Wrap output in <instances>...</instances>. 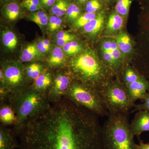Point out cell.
<instances>
[{"label":"cell","mask_w":149,"mask_h":149,"mask_svg":"<svg viewBox=\"0 0 149 149\" xmlns=\"http://www.w3.org/2000/svg\"><path fill=\"white\" fill-rule=\"evenodd\" d=\"M20 149H104L98 116L66 97L14 130Z\"/></svg>","instance_id":"obj_1"},{"label":"cell","mask_w":149,"mask_h":149,"mask_svg":"<svg viewBox=\"0 0 149 149\" xmlns=\"http://www.w3.org/2000/svg\"><path fill=\"white\" fill-rule=\"evenodd\" d=\"M68 71L74 80L93 86L98 91L115 76L93 51L86 50L70 59Z\"/></svg>","instance_id":"obj_2"},{"label":"cell","mask_w":149,"mask_h":149,"mask_svg":"<svg viewBox=\"0 0 149 149\" xmlns=\"http://www.w3.org/2000/svg\"><path fill=\"white\" fill-rule=\"evenodd\" d=\"M6 101L13 108L17 118V124L15 125L13 130L42 113L51 104L47 96L30 86L9 93Z\"/></svg>","instance_id":"obj_3"},{"label":"cell","mask_w":149,"mask_h":149,"mask_svg":"<svg viewBox=\"0 0 149 149\" xmlns=\"http://www.w3.org/2000/svg\"><path fill=\"white\" fill-rule=\"evenodd\" d=\"M102 126L104 149H138L129 123V113H109Z\"/></svg>","instance_id":"obj_4"},{"label":"cell","mask_w":149,"mask_h":149,"mask_svg":"<svg viewBox=\"0 0 149 149\" xmlns=\"http://www.w3.org/2000/svg\"><path fill=\"white\" fill-rule=\"evenodd\" d=\"M65 97L98 116L104 117L109 114L100 92L93 86L74 80Z\"/></svg>","instance_id":"obj_5"},{"label":"cell","mask_w":149,"mask_h":149,"mask_svg":"<svg viewBox=\"0 0 149 149\" xmlns=\"http://www.w3.org/2000/svg\"><path fill=\"white\" fill-rule=\"evenodd\" d=\"M98 91L109 113H129L135 104L125 85L119 80H110Z\"/></svg>","instance_id":"obj_6"},{"label":"cell","mask_w":149,"mask_h":149,"mask_svg":"<svg viewBox=\"0 0 149 149\" xmlns=\"http://www.w3.org/2000/svg\"><path fill=\"white\" fill-rule=\"evenodd\" d=\"M5 80V90L8 94L29 87L25 68L17 63L6 65L2 69Z\"/></svg>","instance_id":"obj_7"},{"label":"cell","mask_w":149,"mask_h":149,"mask_svg":"<svg viewBox=\"0 0 149 149\" xmlns=\"http://www.w3.org/2000/svg\"><path fill=\"white\" fill-rule=\"evenodd\" d=\"M74 80L68 71L58 72L54 75L52 84L47 95L50 102H57L65 97Z\"/></svg>","instance_id":"obj_8"},{"label":"cell","mask_w":149,"mask_h":149,"mask_svg":"<svg viewBox=\"0 0 149 149\" xmlns=\"http://www.w3.org/2000/svg\"><path fill=\"white\" fill-rule=\"evenodd\" d=\"M125 85L130 100L134 104L138 100H143L149 92V81L143 75L136 82Z\"/></svg>","instance_id":"obj_9"},{"label":"cell","mask_w":149,"mask_h":149,"mask_svg":"<svg viewBox=\"0 0 149 149\" xmlns=\"http://www.w3.org/2000/svg\"><path fill=\"white\" fill-rule=\"evenodd\" d=\"M130 128L134 137L139 138L143 132H149V111H137L130 123Z\"/></svg>","instance_id":"obj_10"},{"label":"cell","mask_w":149,"mask_h":149,"mask_svg":"<svg viewBox=\"0 0 149 149\" xmlns=\"http://www.w3.org/2000/svg\"><path fill=\"white\" fill-rule=\"evenodd\" d=\"M54 77L52 74L46 69L29 86L47 96L52 84Z\"/></svg>","instance_id":"obj_11"},{"label":"cell","mask_w":149,"mask_h":149,"mask_svg":"<svg viewBox=\"0 0 149 149\" xmlns=\"http://www.w3.org/2000/svg\"><path fill=\"white\" fill-rule=\"evenodd\" d=\"M0 121L2 125H15L17 124V118L10 104L6 101L1 102Z\"/></svg>","instance_id":"obj_12"},{"label":"cell","mask_w":149,"mask_h":149,"mask_svg":"<svg viewBox=\"0 0 149 149\" xmlns=\"http://www.w3.org/2000/svg\"><path fill=\"white\" fill-rule=\"evenodd\" d=\"M13 130L1 125L0 127V149H15L19 147Z\"/></svg>","instance_id":"obj_13"},{"label":"cell","mask_w":149,"mask_h":149,"mask_svg":"<svg viewBox=\"0 0 149 149\" xmlns=\"http://www.w3.org/2000/svg\"><path fill=\"white\" fill-rule=\"evenodd\" d=\"M104 22L105 15L104 13H101L83 27V31L84 33L91 37H95L102 31Z\"/></svg>","instance_id":"obj_14"},{"label":"cell","mask_w":149,"mask_h":149,"mask_svg":"<svg viewBox=\"0 0 149 149\" xmlns=\"http://www.w3.org/2000/svg\"><path fill=\"white\" fill-rule=\"evenodd\" d=\"M123 25V17L116 12L109 15L106 25L107 33L110 35L116 34L122 29Z\"/></svg>","instance_id":"obj_15"},{"label":"cell","mask_w":149,"mask_h":149,"mask_svg":"<svg viewBox=\"0 0 149 149\" xmlns=\"http://www.w3.org/2000/svg\"><path fill=\"white\" fill-rule=\"evenodd\" d=\"M65 61L64 52L60 47L54 48L50 56L47 60L49 67L51 68H60L64 65Z\"/></svg>","instance_id":"obj_16"},{"label":"cell","mask_w":149,"mask_h":149,"mask_svg":"<svg viewBox=\"0 0 149 149\" xmlns=\"http://www.w3.org/2000/svg\"><path fill=\"white\" fill-rule=\"evenodd\" d=\"M118 49L122 54L128 55L131 53L133 47L129 35L123 31H120L116 41Z\"/></svg>","instance_id":"obj_17"},{"label":"cell","mask_w":149,"mask_h":149,"mask_svg":"<svg viewBox=\"0 0 149 149\" xmlns=\"http://www.w3.org/2000/svg\"><path fill=\"white\" fill-rule=\"evenodd\" d=\"M45 70L43 65L36 63L27 65L25 68V73L28 82H31L32 84Z\"/></svg>","instance_id":"obj_18"},{"label":"cell","mask_w":149,"mask_h":149,"mask_svg":"<svg viewBox=\"0 0 149 149\" xmlns=\"http://www.w3.org/2000/svg\"><path fill=\"white\" fill-rule=\"evenodd\" d=\"M122 73V83L125 85L136 82L143 76L139 71L129 65L124 68Z\"/></svg>","instance_id":"obj_19"},{"label":"cell","mask_w":149,"mask_h":149,"mask_svg":"<svg viewBox=\"0 0 149 149\" xmlns=\"http://www.w3.org/2000/svg\"><path fill=\"white\" fill-rule=\"evenodd\" d=\"M40 55L41 52L37 49V45L32 44L27 46L23 50L20 59L23 62H27L39 57Z\"/></svg>","instance_id":"obj_20"},{"label":"cell","mask_w":149,"mask_h":149,"mask_svg":"<svg viewBox=\"0 0 149 149\" xmlns=\"http://www.w3.org/2000/svg\"><path fill=\"white\" fill-rule=\"evenodd\" d=\"M2 41L4 45L9 49H13L16 47L18 40L16 35L11 31H8L3 34Z\"/></svg>","instance_id":"obj_21"},{"label":"cell","mask_w":149,"mask_h":149,"mask_svg":"<svg viewBox=\"0 0 149 149\" xmlns=\"http://www.w3.org/2000/svg\"><path fill=\"white\" fill-rule=\"evenodd\" d=\"M132 0H117L115 10L117 13L123 17L128 15Z\"/></svg>","instance_id":"obj_22"},{"label":"cell","mask_w":149,"mask_h":149,"mask_svg":"<svg viewBox=\"0 0 149 149\" xmlns=\"http://www.w3.org/2000/svg\"><path fill=\"white\" fill-rule=\"evenodd\" d=\"M6 16L9 20H15L19 16L20 9L19 6L15 3H10L6 6Z\"/></svg>","instance_id":"obj_23"},{"label":"cell","mask_w":149,"mask_h":149,"mask_svg":"<svg viewBox=\"0 0 149 149\" xmlns=\"http://www.w3.org/2000/svg\"><path fill=\"white\" fill-rule=\"evenodd\" d=\"M63 50L66 54L68 55H76L82 50V47L77 42L71 41L63 47Z\"/></svg>","instance_id":"obj_24"},{"label":"cell","mask_w":149,"mask_h":149,"mask_svg":"<svg viewBox=\"0 0 149 149\" xmlns=\"http://www.w3.org/2000/svg\"><path fill=\"white\" fill-rule=\"evenodd\" d=\"M80 8L75 4H71L68 6L66 12L68 19L71 22L77 21L80 17Z\"/></svg>","instance_id":"obj_25"},{"label":"cell","mask_w":149,"mask_h":149,"mask_svg":"<svg viewBox=\"0 0 149 149\" xmlns=\"http://www.w3.org/2000/svg\"><path fill=\"white\" fill-rule=\"evenodd\" d=\"M97 15L96 13L87 12L84 14L80 17L77 21L75 22L74 25V27L76 28L84 27L88 22L95 18Z\"/></svg>","instance_id":"obj_26"},{"label":"cell","mask_w":149,"mask_h":149,"mask_svg":"<svg viewBox=\"0 0 149 149\" xmlns=\"http://www.w3.org/2000/svg\"><path fill=\"white\" fill-rule=\"evenodd\" d=\"M30 19L40 27L45 26L48 23V17L42 11L32 14Z\"/></svg>","instance_id":"obj_27"},{"label":"cell","mask_w":149,"mask_h":149,"mask_svg":"<svg viewBox=\"0 0 149 149\" xmlns=\"http://www.w3.org/2000/svg\"><path fill=\"white\" fill-rule=\"evenodd\" d=\"M62 23V20L60 17L52 16L50 17L49 22V28L51 32H54L60 28Z\"/></svg>","instance_id":"obj_28"},{"label":"cell","mask_w":149,"mask_h":149,"mask_svg":"<svg viewBox=\"0 0 149 149\" xmlns=\"http://www.w3.org/2000/svg\"><path fill=\"white\" fill-rule=\"evenodd\" d=\"M101 7V4L99 0H90L86 3L85 10L87 12L96 13Z\"/></svg>","instance_id":"obj_29"},{"label":"cell","mask_w":149,"mask_h":149,"mask_svg":"<svg viewBox=\"0 0 149 149\" xmlns=\"http://www.w3.org/2000/svg\"><path fill=\"white\" fill-rule=\"evenodd\" d=\"M143 100V103L134 104L132 112L141 110L149 111V93H147Z\"/></svg>","instance_id":"obj_30"},{"label":"cell","mask_w":149,"mask_h":149,"mask_svg":"<svg viewBox=\"0 0 149 149\" xmlns=\"http://www.w3.org/2000/svg\"><path fill=\"white\" fill-rule=\"evenodd\" d=\"M57 39H69L72 40H74V35H71L64 31H60L56 35Z\"/></svg>","instance_id":"obj_31"},{"label":"cell","mask_w":149,"mask_h":149,"mask_svg":"<svg viewBox=\"0 0 149 149\" xmlns=\"http://www.w3.org/2000/svg\"><path fill=\"white\" fill-rule=\"evenodd\" d=\"M66 3V2L64 0H59L54 5L52 8V13L55 15Z\"/></svg>","instance_id":"obj_32"},{"label":"cell","mask_w":149,"mask_h":149,"mask_svg":"<svg viewBox=\"0 0 149 149\" xmlns=\"http://www.w3.org/2000/svg\"><path fill=\"white\" fill-rule=\"evenodd\" d=\"M23 6L24 8H25L27 10L31 12H34L35 11L41 9L39 7L32 4L30 3L26 2H23Z\"/></svg>","instance_id":"obj_33"},{"label":"cell","mask_w":149,"mask_h":149,"mask_svg":"<svg viewBox=\"0 0 149 149\" xmlns=\"http://www.w3.org/2000/svg\"><path fill=\"white\" fill-rule=\"evenodd\" d=\"M37 49L41 53H45L49 50V48L47 47L42 42L38 43L37 45Z\"/></svg>","instance_id":"obj_34"},{"label":"cell","mask_w":149,"mask_h":149,"mask_svg":"<svg viewBox=\"0 0 149 149\" xmlns=\"http://www.w3.org/2000/svg\"><path fill=\"white\" fill-rule=\"evenodd\" d=\"M71 41H72V40L69 39H57L56 43L60 47H63L68 43Z\"/></svg>","instance_id":"obj_35"},{"label":"cell","mask_w":149,"mask_h":149,"mask_svg":"<svg viewBox=\"0 0 149 149\" xmlns=\"http://www.w3.org/2000/svg\"><path fill=\"white\" fill-rule=\"evenodd\" d=\"M138 149H149V143H145L143 141L140 140V143L139 145L137 144Z\"/></svg>","instance_id":"obj_36"},{"label":"cell","mask_w":149,"mask_h":149,"mask_svg":"<svg viewBox=\"0 0 149 149\" xmlns=\"http://www.w3.org/2000/svg\"><path fill=\"white\" fill-rule=\"evenodd\" d=\"M56 0H42V2L45 5L47 6H50L53 5Z\"/></svg>","instance_id":"obj_37"},{"label":"cell","mask_w":149,"mask_h":149,"mask_svg":"<svg viewBox=\"0 0 149 149\" xmlns=\"http://www.w3.org/2000/svg\"><path fill=\"white\" fill-rule=\"evenodd\" d=\"M24 2H26L30 3L32 4L39 7L40 8H42L41 5H40V2L39 0H24Z\"/></svg>","instance_id":"obj_38"},{"label":"cell","mask_w":149,"mask_h":149,"mask_svg":"<svg viewBox=\"0 0 149 149\" xmlns=\"http://www.w3.org/2000/svg\"><path fill=\"white\" fill-rule=\"evenodd\" d=\"M41 42H42L44 44V45H45V46H46L47 47L49 48L50 47L51 44L50 42L49 41V40H42Z\"/></svg>","instance_id":"obj_39"},{"label":"cell","mask_w":149,"mask_h":149,"mask_svg":"<svg viewBox=\"0 0 149 149\" xmlns=\"http://www.w3.org/2000/svg\"><path fill=\"white\" fill-rule=\"evenodd\" d=\"M88 1V0H78V1L80 3H84Z\"/></svg>","instance_id":"obj_40"},{"label":"cell","mask_w":149,"mask_h":149,"mask_svg":"<svg viewBox=\"0 0 149 149\" xmlns=\"http://www.w3.org/2000/svg\"><path fill=\"white\" fill-rule=\"evenodd\" d=\"M106 2H109L111 1L112 0H102Z\"/></svg>","instance_id":"obj_41"},{"label":"cell","mask_w":149,"mask_h":149,"mask_svg":"<svg viewBox=\"0 0 149 149\" xmlns=\"http://www.w3.org/2000/svg\"><path fill=\"white\" fill-rule=\"evenodd\" d=\"M147 73V75H146V76H147V77H148V78H149V71Z\"/></svg>","instance_id":"obj_42"},{"label":"cell","mask_w":149,"mask_h":149,"mask_svg":"<svg viewBox=\"0 0 149 149\" xmlns=\"http://www.w3.org/2000/svg\"><path fill=\"white\" fill-rule=\"evenodd\" d=\"M10 1H15V0H10Z\"/></svg>","instance_id":"obj_43"},{"label":"cell","mask_w":149,"mask_h":149,"mask_svg":"<svg viewBox=\"0 0 149 149\" xmlns=\"http://www.w3.org/2000/svg\"><path fill=\"white\" fill-rule=\"evenodd\" d=\"M41 1H42V0H41Z\"/></svg>","instance_id":"obj_44"}]
</instances>
